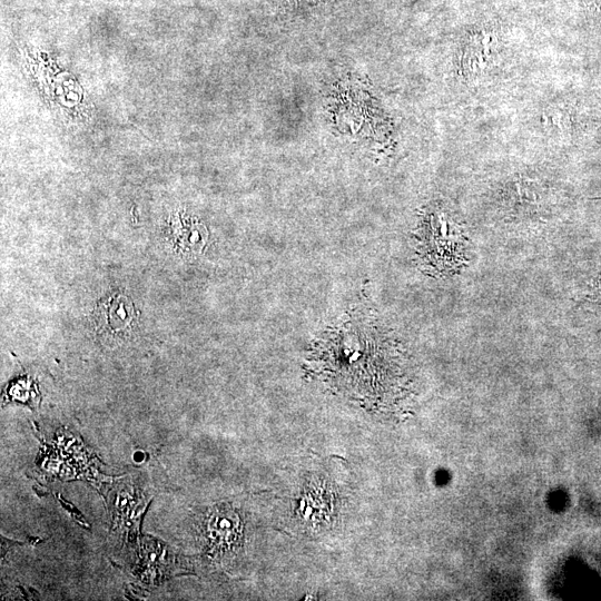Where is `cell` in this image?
<instances>
[{"label":"cell","instance_id":"cell-1","mask_svg":"<svg viewBox=\"0 0 601 601\" xmlns=\"http://www.w3.org/2000/svg\"><path fill=\"white\" fill-rule=\"evenodd\" d=\"M137 315L132 300L115 293L98 302L94 313L96 330L106 338L122 339L130 333Z\"/></svg>","mask_w":601,"mask_h":601},{"label":"cell","instance_id":"cell-2","mask_svg":"<svg viewBox=\"0 0 601 601\" xmlns=\"http://www.w3.org/2000/svg\"><path fill=\"white\" fill-rule=\"evenodd\" d=\"M208 520V534L216 549H230L240 537L239 519L229 509L215 510Z\"/></svg>","mask_w":601,"mask_h":601}]
</instances>
